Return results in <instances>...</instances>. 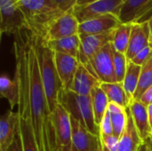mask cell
<instances>
[{
    "label": "cell",
    "mask_w": 152,
    "mask_h": 151,
    "mask_svg": "<svg viewBox=\"0 0 152 151\" xmlns=\"http://www.w3.org/2000/svg\"><path fill=\"white\" fill-rule=\"evenodd\" d=\"M59 151H78L75 147L74 145L72 144V142L67 146H63V147H61L59 149Z\"/></svg>",
    "instance_id": "35"
},
{
    "label": "cell",
    "mask_w": 152,
    "mask_h": 151,
    "mask_svg": "<svg viewBox=\"0 0 152 151\" xmlns=\"http://www.w3.org/2000/svg\"><path fill=\"white\" fill-rule=\"evenodd\" d=\"M108 110L110 115L113 134L119 138L126 124V109L116 103L110 102Z\"/></svg>",
    "instance_id": "25"
},
{
    "label": "cell",
    "mask_w": 152,
    "mask_h": 151,
    "mask_svg": "<svg viewBox=\"0 0 152 151\" xmlns=\"http://www.w3.org/2000/svg\"><path fill=\"white\" fill-rule=\"evenodd\" d=\"M97 151H110L105 146H104V144L102 142V141H101V139H100V142H99V147H98V150Z\"/></svg>",
    "instance_id": "37"
},
{
    "label": "cell",
    "mask_w": 152,
    "mask_h": 151,
    "mask_svg": "<svg viewBox=\"0 0 152 151\" xmlns=\"http://www.w3.org/2000/svg\"><path fill=\"white\" fill-rule=\"evenodd\" d=\"M48 46L55 53L71 55L78 60L81 40L79 35L64 37L58 40L46 41Z\"/></svg>",
    "instance_id": "20"
},
{
    "label": "cell",
    "mask_w": 152,
    "mask_h": 151,
    "mask_svg": "<svg viewBox=\"0 0 152 151\" xmlns=\"http://www.w3.org/2000/svg\"><path fill=\"white\" fill-rule=\"evenodd\" d=\"M35 50L37 57L41 82L45 93L48 106L53 113L59 104V97L63 90L54 60L55 53L48 46L46 40L34 35Z\"/></svg>",
    "instance_id": "2"
},
{
    "label": "cell",
    "mask_w": 152,
    "mask_h": 151,
    "mask_svg": "<svg viewBox=\"0 0 152 151\" xmlns=\"http://www.w3.org/2000/svg\"><path fill=\"white\" fill-rule=\"evenodd\" d=\"M121 21L114 14H105L79 24V35H99L116 29Z\"/></svg>",
    "instance_id": "14"
},
{
    "label": "cell",
    "mask_w": 152,
    "mask_h": 151,
    "mask_svg": "<svg viewBox=\"0 0 152 151\" xmlns=\"http://www.w3.org/2000/svg\"><path fill=\"white\" fill-rule=\"evenodd\" d=\"M57 7L63 13L72 12L76 5H77L78 0H53Z\"/></svg>",
    "instance_id": "31"
},
{
    "label": "cell",
    "mask_w": 152,
    "mask_h": 151,
    "mask_svg": "<svg viewBox=\"0 0 152 151\" xmlns=\"http://www.w3.org/2000/svg\"><path fill=\"white\" fill-rule=\"evenodd\" d=\"M151 136H152V133H151Z\"/></svg>",
    "instance_id": "43"
},
{
    "label": "cell",
    "mask_w": 152,
    "mask_h": 151,
    "mask_svg": "<svg viewBox=\"0 0 152 151\" xmlns=\"http://www.w3.org/2000/svg\"><path fill=\"white\" fill-rule=\"evenodd\" d=\"M147 111H148L149 118H150V120H151V119H152V103L147 106Z\"/></svg>",
    "instance_id": "39"
},
{
    "label": "cell",
    "mask_w": 152,
    "mask_h": 151,
    "mask_svg": "<svg viewBox=\"0 0 152 151\" xmlns=\"http://www.w3.org/2000/svg\"><path fill=\"white\" fill-rule=\"evenodd\" d=\"M14 78L16 79L20 89V100L17 106V112L19 115V134L21 139L23 151H38L29 116L26 88L21 77L16 72Z\"/></svg>",
    "instance_id": "5"
},
{
    "label": "cell",
    "mask_w": 152,
    "mask_h": 151,
    "mask_svg": "<svg viewBox=\"0 0 152 151\" xmlns=\"http://www.w3.org/2000/svg\"><path fill=\"white\" fill-rule=\"evenodd\" d=\"M6 151H23V146H22V142H21V139L20 134L18 133L15 141L13 142V143L9 147V149Z\"/></svg>",
    "instance_id": "34"
},
{
    "label": "cell",
    "mask_w": 152,
    "mask_h": 151,
    "mask_svg": "<svg viewBox=\"0 0 152 151\" xmlns=\"http://www.w3.org/2000/svg\"><path fill=\"white\" fill-rule=\"evenodd\" d=\"M152 14V0H124L118 19L121 23L147 21Z\"/></svg>",
    "instance_id": "10"
},
{
    "label": "cell",
    "mask_w": 152,
    "mask_h": 151,
    "mask_svg": "<svg viewBox=\"0 0 152 151\" xmlns=\"http://www.w3.org/2000/svg\"><path fill=\"white\" fill-rule=\"evenodd\" d=\"M101 87L106 93L110 102L116 103L125 109L129 106L131 101L125 91L123 83H102Z\"/></svg>",
    "instance_id": "22"
},
{
    "label": "cell",
    "mask_w": 152,
    "mask_h": 151,
    "mask_svg": "<svg viewBox=\"0 0 152 151\" xmlns=\"http://www.w3.org/2000/svg\"><path fill=\"white\" fill-rule=\"evenodd\" d=\"M152 56V44L145 47L143 50H142L140 53H138L131 61L139 65V66H142L144 63H146Z\"/></svg>",
    "instance_id": "30"
},
{
    "label": "cell",
    "mask_w": 152,
    "mask_h": 151,
    "mask_svg": "<svg viewBox=\"0 0 152 151\" xmlns=\"http://www.w3.org/2000/svg\"><path fill=\"white\" fill-rule=\"evenodd\" d=\"M131 30H132V24H125V23H121L114 30L111 44L116 51L124 54L126 53L129 44L130 36H131Z\"/></svg>",
    "instance_id": "26"
},
{
    "label": "cell",
    "mask_w": 152,
    "mask_h": 151,
    "mask_svg": "<svg viewBox=\"0 0 152 151\" xmlns=\"http://www.w3.org/2000/svg\"><path fill=\"white\" fill-rule=\"evenodd\" d=\"M95 77L102 83L118 82L114 70L113 46L109 43L103 46L90 61Z\"/></svg>",
    "instance_id": "8"
},
{
    "label": "cell",
    "mask_w": 152,
    "mask_h": 151,
    "mask_svg": "<svg viewBox=\"0 0 152 151\" xmlns=\"http://www.w3.org/2000/svg\"><path fill=\"white\" fill-rule=\"evenodd\" d=\"M17 4L28 22V31L42 37L48 25L64 14L53 0H17Z\"/></svg>",
    "instance_id": "3"
},
{
    "label": "cell",
    "mask_w": 152,
    "mask_h": 151,
    "mask_svg": "<svg viewBox=\"0 0 152 151\" xmlns=\"http://www.w3.org/2000/svg\"><path fill=\"white\" fill-rule=\"evenodd\" d=\"M114 30L99 35H79L81 45L78 61L94 77L95 75L93 68L90 65V61L103 46L109 43H111Z\"/></svg>",
    "instance_id": "7"
},
{
    "label": "cell",
    "mask_w": 152,
    "mask_h": 151,
    "mask_svg": "<svg viewBox=\"0 0 152 151\" xmlns=\"http://www.w3.org/2000/svg\"><path fill=\"white\" fill-rule=\"evenodd\" d=\"M148 23H149V27H150V32H151V42L152 44V14L149 17L148 19Z\"/></svg>",
    "instance_id": "36"
},
{
    "label": "cell",
    "mask_w": 152,
    "mask_h": 151,
    "mask_svg": "<svg viewBox=\"0 0 152 151\" xmlns=\"http://www.w3.org/2000/svg\"><path fill=\"white\" fill-rule=\"evenodd\" d=\"M53 124L54 126L59 149L71 143V117L66 109L59 103L52 113Z\"/></svg>",
    "instance_id": "11"
},
{
    "label": "cell",
    "mask_w": 152,
    "mask_h": 151,
    "mask_svg": "<svg viewBox=\"0 0 152 151\" xmlns=\"http://www.w3.org/2000/svg\"><path fill=\"white\" fill-rule=\"evenodd\" d=\"M28 30L18 33L12 44L15 72L21 77L27 93L29 116L38 151H59L45 93L41 82L34 36Z\"/></svg>",
    "instance_id": "1"
},
{
    "label": "cell",
    "mask_w": 152,
    "mask_h": 151,
    "mask_svg": "<svg viewBox=\"0 0 152 151\" xmlns=\"http://www.w3.org/2000/svg\"><path fill=\"white\" fill-rule=\"evenodd\" d=\"M123 3L124 0H97L86 4H77L72 12L79 24L110 13L118 17Z\"/></svg>",
    "instance_id": "6"
},
{
    "label": "cell",
    "mask_w": 152,
    "mask_h": 151,
    "mask_svg": "<svg viewBox=\"0 0 152 151\" xmlns=\"http://www.w3.org/2000/svg\"><path fill=\"white\" fill-rule=\"evenodd\" d=\"M151 44V32L148 21L132 24L129 44L126 53L127 60L131 61L138 53Z\"/></svg>",
    "instance_id": "12"
},
{
    "label": "cell",
    "mask_w": 152,
    "mask_h": 151,
    "mask_svg": "<svg viewBox=\"0 0 152 151\" xmlns=\"http://www.w3.org/2000/svg\"><path fill=\"white\" fill-rule=\"evenodd\" d=\"M99 85H101L99 79L80 63L75 75L73 84L70 87V91L79 95H90L92 89Z\"/></svg>",
    "instance_id": "19"
},
{
    "label": "cell",
    "mask_w": 152,
    "mask_h": 151,
    "mask_svg": "<svg viewBox=\"0 0 152 151\" xmlns=\"http://www.w3.org/2000/svg\"><path fill=\"white\" fill-rule=\"evenodd\" d=\"M79 22L72 12H66L51 22L45 29L44 38L46 41L58 40L79 35Z\"/></svg>",
    "instance_id": "9"
},
{
    "label": "cell",
    "mask_w": 152,
    "mask_h": 151,
    "mask_svg": "<svg viewBox=\"0 0 152 151\" xmlns=\"http://www.w3.org/2000/svg\"><path fill=\"white\" fill-rule=\"evenodd\" d=\"M71 142L78 151H97L100 136L89 132L79 122L71 117Z\"/></svg>",
    "instance_id": "15"
},
{
    "label": "cell",
    "mask_w": 152,
    "mask_h": 151,
    "mask_svg": "<svg viewBox=\"0 0 152 151\" xmlns=\"http://www.w3.org/2000/svg\"><path fill=\"white\" fill-rule=\"evenodd\" d=\"M100 134H113L112 124H111V119H110V115L109 110H107L106 114L104 115L101 122Z\"/></svg>",
    "instance_id": "32"
},
{
    "label": "cell",
    "mask_w": 152,
    "mask_h": 151,
    "mask_svg": "<svg viewBox=\"0 0 152 151\" xmlns=\"http://www.w3.org/2000/svg\"><path fill=\"white\" fill-rule=\"evenodd\" d=\"M138 151H151L150 149H149V147L146 145V143H142V146L140 147V149H139V150Z\"/></svg>",
    "instance_id": "40"
},
{
    "label": "cell",
    "mask_w": 152,
    "mask_h": 151,
    "mask_svg": "<svg viewBox=\"0 0 152 151\" xmlns=\"http://www.w3.org/2000/svg\"><path fill=\"white\" fill-rule=\"evenodd\" d=\"M0 94L3 98L6 99L11 110L18 106L20 100V89L16 79L12 80L9 76L3 74L0 77Z\"/></svg>",
    "instance_id": "23"
},
{
    "label": "cell",
    "mask_w": 152,
    "mask_h": 151,
    "mask_svg": "<svg viewBox=\"0 0 152 151\" xmlns=\"http://www.w3.org/2000/svg\"><path fill=\"white\" fill-rule=\"evenodd\" d=\"M94 1H97V0H78L77 4H89Z\"/></svg>",
    "instance_id": "41"
},
{
    "label": "cell",
    "mask_w": 152,
    "mask_h": 151,
    "mask_svg": "<svg viewBox=\"0 0 152 151\" xmlns=\"http://www.w3.org/2000/svg\"><path fill=\"white\" fill-rule=\"evenodd\" d=\"M54 60L63 90L69 91L73 84L74 77L80 62L77 58L61 53H55Z\"/></svg>",
    "instance_id": "13"
},
{
    "label": "cell",
    "mask_w": 152,
    "mask_h": 151,
    "mask_svg": "<svg viewBox=\"0 0 152 151\" xmlns=\"http://www.w3.org/2000/svg\"><path fill=\"white\" fill-rule=\"evenodd\" d=\"M152 85V56L142 66L138 87L133 100H139L142 93Z\"/></svg>",
    "instance_id": "27"
},
{
    "label": "cell",
    "mask_w": 152,
    "mask_h": 151,
    "mask_svg": "<svg viewBox=\"0 0 152 151\" xmlns=\"http://www.w3.org/2000/svg\"><path fill=\"white\" fill-rule=\"evenodd\" d=\"M132 114L134 125L143 142L151 136L152 130L150 125V118L147 111V106L141 101L132 100L128 106Z\"/></svg>",
    "instance_id": "18"
},
{
    "label": "cell",
    "mask_w": 152,
    "mask_h": 151,
    "mask_svg": "<svg viewBox=\"0 0 152 151\" xmlns=\"http://www.w3.org/2000/svg\"><path fill=\"white\" fill-rule=\"evenodd\" d=\"M90 97L92 100V105H93L95 123L100 127L101 122L108 110L110 101H109L106 93H104V91L102 89L101 85L95 86L92 89V91L90 93Z\"/></svg>",
    "instance_id": "21"
},
{
    "label": "cell",
    "mask_w": 152,
    "mask_h": 151,
    "mask_svg": "<svg viewBox=\"0 0 152 151\" xmlns=\"http://www.w3.org/2000/svg\"><path fill=\"white\" fill-rule=\"evenodd\" d=\"M59 103L66 109L73 119L79 122L94 135L100 136V127L95 123L90 95H79L70 90H62L59 97Z\"/></svg>",
    "instance_id": "4"
},
{
    "label": "cell",
    "mask_w": 152,
    "mask_h": 151,
    "mask_svg": "<svg viewBox=\"0 0 152 151\" xmlns=\"http://www.w3.org/2000/svg\"><path fill=\"white\" fill-rule=\"evenodd\" d=\"M138 101H141L144 105H146V106H148V105H150V104H151L152 103V85L150 87V88H148L143 93H142V95L141 96V98L138 100Z\"/></svg>",
    "instance_id": "33"
},
{
    "label": "cell",
    "mask_w": 152,
    "mask_h": 151,
    "mask_svg": "<svg viewBox=\"0 0 152 151\" xmlns=\"http://www.w3.org/2000/svg\"><path fill=\"white\" fill-rule=\"evenodd\" d=\"M144 143H146V145L149 147V149L152 151V136H150V137L144 142Z\"/></svg>",
    "instance_id": "38"
},
{
    "label": "cell",
    "mask_w": 152,
    "mask_h": 151,
    "mask_svg": "<svg viewBox=\"0 0 152 151\" xmlns=\"http://www.w3.org/2000/svg\"><path fill=\"white\" fill-rule=\"evenodd\" d=\"M141 69H142V66H139V65L134 63L132 61H128L126 76H125V78L122 83H123L125 91H126L128 98L130 99V101H132L134 99V93L138 87Z\"/></svg>",
    "instance_id": "24"
},
{
    "label": "cell",
    "mask_w": 152,
    "mask_h": 151,
    "mask_svg": "<svg viewBox=\"0 0 152 151\" xmlns=\"http://www.w3.org/2000/svg\"><path fill=\"white\" fill-rule=\"evenodd\" d=\"M150 125H151V130H152V119L150 120Z\"/></svg>",
    "instance_id": "42"
},
{
    "label": "cell",
    "mask_w": 152,
    "mask_h": 151,
    "mask_svg": "<svg viewBox=\"0 0 152 151\" xmlns=\"http://www.w3.org/2000/svg\"><path fill=\"white\" fill-rule=\"evenodd\" d=\"M100 139L110 151L118 150L119 138L114 134H100Z\"/></svg>",
    "instance_id": "29"
},
{
    "label": "cell",
    "mask_w": 152,
    "mask_h": 151,
    "mask_svg": "<svg viewBox=\"0 0 152 151\" xmlns=\"http://www.w3.org/2000/svg\"><path fill=\"white\" fill-rule=\"evenodd\" d=\"M143 141L134 125L129 108H126V124L123 133L119 137L118 151H138Z\"/></svg>",
    "instance_id": "17"
},
{
    "label": "cell",
    "mask_w": 152,
    "mask_h": 151,
    "mask_svg": "<svg viewBox=\"0 0 152 151\" xmlns=\"http://www.w3.org/2000/svg\"><path fill=\"white\" fill-rule=\"evenodd\" d=\"M19 133L18 112L9 110L0 119V151H6Z\"/></svg>",
    "instance_id": "16"
},
{
    "label": "cell",
    "mask_w": 152,
    "mask_h": 151,
    "mask_svg": "<svg viewBox=\"0 0 152 151\" xmlns=\"http://www.w3.org/2000/svg\"><path fill=\"white\" fill-rule=\"evenodd\" d=\"M113 62H114V70H115L117 81L122 83L126 76L128 60L126 54L116 51L114 47H113Z\"/></svg>",
    "instance_id": "28"
}]
</instances>
